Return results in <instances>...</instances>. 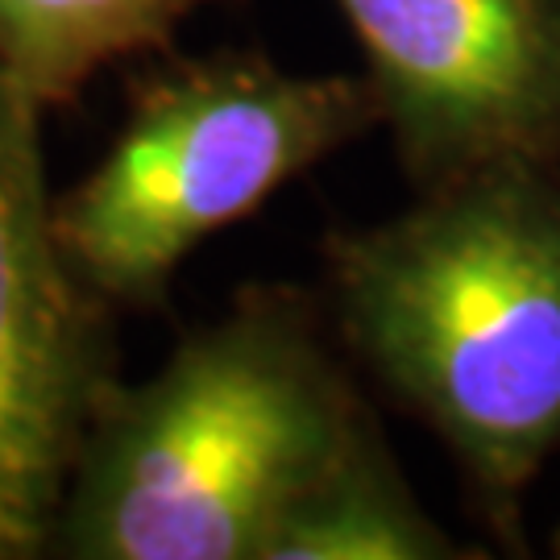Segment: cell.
<instances>
[{"mask_svg": "<svg viewBox=\"0 0 560 560\" xmlns=\"http://www.w3.org/2000/svg\"><path fill=\"white\" fill-rule=\"evenodd\" d=\"M349 353L457 457L502 536L560 448V162H494L324 241Z\"/></svg>", "mask_w": 560, "mask_h": 560, "instance_id": "1", "label": "cell"}, {"mask_svg": "<svg viewBox=\"0 0 560 560\" xmlns=\"http://www.w3.org/2000/svg\"><path fill=\"white\" fill-rule=\"evenodd\" d=\"M38 104L0 67V560L50 557L113 365L104 307L55 233Z\"/></svg>", "mask_w": 560, "mask_h": 560, "instance_id": "4", "label": "cell"}, {"mask_svg": "<svg viewBox=\"0 0 560 560\" xmlns=\"http://www.w3.org/2000/svg\"><path fill=\"white\" fill-rule=\"evenodd\" d=\"M221 0H0V67L42 113L67 108L104 67L171 55Z\"/></svg>", "mask_w": 560, "mask_h": 560, "instance_id": "6", "label": "cell"}, {"mask_svg": "<svg viewBox=\"0 0 560 560\" xmlns=\"http://www.w3.org/2000/svg\"><path fill=\"white\" fill-rule=\"evenodd\" d=\"M402 171L560 162V0H332Z\"/></svg>", "mask_w": 560, "mask_h": 560, "instance_id": "5", "label": "cell"}, {"mask_svg": "<svg viewBox=\"0 0 560 560\" xmlns=\"http://www.w3.org/2000/svg\"><path fill=\"white\" fill-rule=\"evenodd\" d=\"M448 532L411 494L378 423L349 444L275 523L261 560H444Z\"/></svg>", "mask_w": 560, "mask_h": 560, "instance_id": "7", "label": "cell"}, {"mask_svg": "<svg viewBox=\"0 0 560 560\" xmlns=\"http://www.w3.org/2000/svg\"><path fill=\"white\" fill-rule=\"evenodd\" d=\"M557 552H560V540H557Z\"/></svg>", "mask_w": 560, "mask_h": 560, "instance_id": "8", "label": "cell"}, {"mask_svg": "<svg viewBox=\"0 0 560 560\" xmlns=\"http://www.w3.org/2000/svg\"><path fill=\"white\" fill-rule=\"evenodd\" d=\"M382 125L365 75H295L261 50L159 55L104 159L55 196V233L113 312H159L212 233Z\"/></svg>", "mask_w": 560, "mask_h": 560, "instance_id": "3", "label": "cell"}, {"mask_svg": "<svg viewBox=\"0 0 560 560\" xmlns=\"http://www.w3.org/2000/svg\"><path fill=\"white\" fill-rule=\"evenodd\" d=\"M370 423L320 303L254 282L150 382L104 390L50 557L261 560L291 502Z\"/></svg>", "mask_w": 560, "mask_h": 560, "instance_id": "2", "label": "cell"}]
</instances>
